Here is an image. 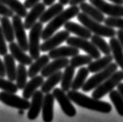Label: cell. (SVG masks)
<instances>
[{
    "mask_svg": "<svg viewBox=\"0 0 123 122\" xmlns=\"http://www.w3.org/2000/svg\"><path fill=\"white\" fill-rule=\"evenodd\" d=\"M53 95L55 99L58 102L59 105L61 106V108L62 111L64 112V114L71 117L75 116L76 110L72 105L68 95L65 94V92L63 91L62 88H54L53 90Z\"/></svg>",
    "mask_w": 123,
    "mask_h": 122,
    "instance_id": "9",
    "label": "cell"
},
{
    "mask_svg": "<svg viewBox=\"0 0 123 122\" xmlns=\"http://www.w3.org/2000/svg\"><path fill=\"white\" fill-rule=\"evenodd\" d=\"M64 29L67 30L70 33H73L76 35L78 37L89 39L92 36V32L85 26H81L79 23L72 21H68L64 25Z\"/></svg>",
    "mask_w": 123,
    "mask_h": 122,
    "instance_id": "19",
    "label": "cell"
},
{
    "mask_svg": "<svg viewBox=\"0 0 123 122\" xmlns=\"http://www.w3.org/2000/svg\"><path fill=\"white\" fill-rule=\"evenodd\" d=\"M116 35H117V36H118V40L119 41V43L123 49V30H118V31H117Z\"/></svg>",
    "mask_w": 123,
    "mask_h": 122,
    "instance_id": "41",
    "label": "cell"
},
{
    "mask_svg": "<svg viewBox=\"0 0 123 122\" xmlns=\"http://www.w3.org/2000/svg\"><path fill=\"white\" fill-rule=\"evenodd\" d=\"M12 24L13 27L15 38L17 40V44L25 52L28 51V40L27 38L25 28L21 17L17 14L13 15L12 17Z\"/></svg>",
    "mask_w": 123,
    "mask_h": 122,
    "instance_id": "8",
    "label": "cell"
},
{
    "mask_svg": "<svg viewBox=\"0 0 123 122\" xmlns=\"http://www.w3.org/2000/svg\"><path fill=\"white\" fill-rule=\"evenodd\" d=\"M69 37H70V32L67 30L59 31L56 35H53L50 38L45 40L44 42L40 45V50L43 52H49L58 47L64 41H66Z\"/></svg>",
    "mask_w": 123,
    "mask_h": 122,
    "instance_id": "12",
    "label": "cell"
},
{
    "mask_svg": "<svg viewBox=\"0 0 123 122\" xmlns=\"http://www.w3.org/2000/svg\"><path fill=\"white\" fill-rule=\"evenodd\" d=\"M67 95L71 101H72L76 105L81 107L103 113V114H109L112 110V106L109 103L100 101L95 98H90L81 93H79L78 91L69 90Z\"/></svg>",
    "mask_w": 123,
    "mask_h": 122,
    "instance_id": "1",
    "label": "cell"
},
{
    "mask_svg": "<svg viewBox=\"0 0 123 122\" xmlns=\"http://www.w3.org/2000/svg\"><path fill=\"white\" fill-rule=\"evenodd\" d=\"M0 26H1L6 40L10 43L13 41L15 39L13 27L8 17L2 16V18H0Z\"/></svg>",
    "mask_w": 123,
    "mask_h": 122,
    "instance_id": "27",
    "label": "cell"
},
{
    "mask_svg": "<svg viewBox=\"0 0 123 122\" xmlns=\"http://www.w3.org/2000/svg\"><path fill=\"white\" fill-rule=\"evenodd\" d=\"M24 110H25L20 109V110H19V111H18V114H19L20 115H23V114H24Z\"/></svg>",
    "mask_w": 123,
    "mask_h": 122,
    "instance_id": "48",
    "label": "cell"
},
{
    "mask_svg": "<svg viewBox=\"0 0 123 122\" xmlns=\"http://www.w3.org/2000/svg\"><path fill=\"white\" fill-rule=\"evenodd\" d=\"M70 64V60L68 58H57L51 63H48L44 68L41 70V75L43 78H48L51 74L56 71L65 68Z\"/></svg>",
    "mask_w": 123,
    "mask_h": 122,
    "instance_id": "15",
    "label": "cell"
},
{
    "mask_svg": "<svg viewBox=\"0 0 123 122\" xmlns=\"http://www.w3.org/2000/svg\"><path fill=\"white\" fill-rule=\"evenodd\" d=\"M44 79L43 76H38L36 75L31 78V80L27 82L25 87L23 89V98L27 99H29L30 98H31L32 95L37 90L38 88H39L43 84Z\"/></svg>",
    "mask_w": 123,
    "mask_h": 122,
    "instance_id": "20",
    "label": "cell"
},
{
    "mask_svg": "<svg viewBox=\"0 0 123 122\" xmlns=\"http://www.w3.org/2000/svg\"><path fill=\"white\" fill-rule=\"evenodd\" d=\"M92 60V58L89 55H76L72 56L70 59V65L73 67L76 68L79 67H82L83 65L90 64Z\"/></svg>",
    "mask_w": 123,
    "mask_h": 122,
    "instance_id": "35",
    "label": "cell"
},
{
    "mask_svg": "<svg viewBox=\"0 0 123 122\" xmlns=\"http://www.w3.org/2000/svg\"><path fill=\"white\" fill-rule=\"evenodd\" d=\"M90 3L97 7L101 13L108 15L109 17H123L122 5L109 4L104 0H89Z\"/></svg>",
    "mask_w": 123,
    "mask_h": 122,
    "instance_id": "11",
    "label": "cell"
},
{
    "mask_svg": "<svg viewBox=\"0 0 123 122\" xmlns=\"http://www.w3.org/2000/svg\"><path fill=\"white\" fill-rule=\"evenodd\" d=\"M0 101L8 106L18 110H28L31 104L27 99L20 98L17 95H14V93H9L4 91L0 93Z\"/></svg>",
    "mask_w": 123,
    "mask_h": 122,
    "instance_id": "10",
    "label": "cell"
},
{
    "mask_svg": "<svg viewBox=\"0 0 123 122\" xmlns=\"http://www.w3.org/2000/svg\"><path fill=\"white\" fill-rule=\"evenodd\" d=\"M90 38H91V42L100 51H101L102 53H104V55H110L111 53V49L110 45L107 43V41L102 38V36L94 35L91 36Z\"/></svg>",
    "mask_w": 123,
    "mask_h": 122,
    "instance_id": "32",
    "label": "cell"
},
{
    "mask_svg": "<svg viewBox=\"0 0 123 122\" xmlns=\"http://www.w3.org/2000/svg\"><path fill=\"white\" fill-rule=\"evenodd\" d=\"M28 70H27L25 65L20 64L17 67V75L16 81L17 86L19 89H24L27 84V78H28Z\"/></svg>",
    "mask_w": 123,
    "mask_h": 122,
    "instance_id": "33",
    "label": "cell"
},
{
    "mask_svg": "<svg viewBox=\"0 0 123 122\" xmlns=\"http://www.w3.org/2000/svg\"><path fill=\"white\" fill-rule=\"evenodd\" d=\"M31 9V11L25 17V23H24L25 30L31 29V27L36 23L37 20L39 19L41 15L46 10V6L44 5L43 2L42 3V2H38V3L33 6Z\"/></svg>",
    "mask_w": 123,
    "mask_h": 122,
    "instance_id": "14",
    "label": "cell"
},
{
    "mask_svg": "<svg viewBox=\"0 0 123 122\" xmlns=\"http://www.w3.org/2000/svg\"><path fill=\"white\" fill-rule=\"evenodd\" d=\"M56 0H43V3L45 6H50L51 5H53L54 3V2Z\"/></svg>",
    "mask_w": 123,
    "mask_h": 122,
    "instance_id": "45",
    "label": "cell"
},
{
    "mask_svg": "<svg viewBox=\"0 0 123 122\" xmlns=\"http://www.w3.org/2000/svg\"><path fill=\"white\" fill-rule=\"evenodd\" d=\"M0 15L8 17H12L13 16V11L11 10L10 9H9L6 6L0 2Z\"/></svg>",
    "mask_w": 123,
    "mask_h": 122,
    "instance_id": "39",
    "label": "cell"
},
{
    "mask_svg": "<svg viewBox=\"0 0 123 122\" xmlns=\"http://www.w3.org/2000/svg\"><path fill=\"white\" fill-rule=\"evenodd\" d=\"M43 93L42 91H35L32 95L31 102L28 113V118L29 120H35L38 117L43 106Z\"/></svg>",
    "mask_w": 123,
    "mask_h": 122,
    "instance_id": "13",
    "label": "cell"
},
{
    "mask_svg": "<svg viewBox=\"0 0 123 122\" xmlns=\"http://www.w3.org/2000/svg\"><path fill=\"white\" fill-rule=\"evenodd\" d=\"M66 42L68 46H74L79 49H82L86 52L89 56H90L92 59H97L101 57L100 51L93 44L89 41L86 38L80 37H69L66 40Z\"/></svg>",
    "mask_w": 123,
    "mask_h": 122,
    "instance_id": "7",
    "label": "cell"
},
{
    "mask_svg": "<svg viewBox=\"0 0 123 122\" xmlns=\"http://www.w3.org/2000/svg\"><path fill=\"white\" fill-rule=\"evenodd\" d=\"M113 56L111 55H105L104 57H100L97 59L94 62H91L90 64H88V70L91 73H97L104 70L106 68L108 65L112 63L113 61Z\"/></svg>",
    "mask_w": 123,
    "mask_h": 122,
    "instance_id": "23",
    "label": "cell"
},
{
    "mask_svg": "<svg viewBox=\"0 0 123 122\" xmlns=\"http://www.w3.org/2000/svg\"><path fill=\"white\" fill-rule=\"evenodd\" d=\"M69 1H70V0H59V2L61 4H62L63 6H65L69 3Z\"/></svg>",
    "mask_w": 123,
    "mask_h": 122,
    "instance_id": "47",
    "label": "cell"
},
{
    "mask_svg": "<svg viewBox=\"0 0 123 122\" xmlns=\"http://www.w3.org/2000/svg\"><path fill=\"white\" fill-rule=\"evenodd\" d=\"M40 0H25V6L26 7V9H31L33 6H35L36 3H38Z\"/></svg>",
    "mask_w": 123,
    "mask_h": 122,
    "instance_id": "40",
    "label": "cell"
},
{
    "mask_svg": "<svg viewBox=\"0 0 123 122\" xmlns=\"http://www.w3.org/2000/svg\"><path fill=\"white\" fill-rule=\"evenodd\" d=\"M89 71L88 68L86 67H81L78 71L75 78L73 79V81L71 83V88L72 90L78 91L79 89L82 88L84 83L86 82V78H88Z\"/></svg>",
    "mask_w": 123,
    "mask_h": 122,
    "instance_id": "31",
    "label": "cell"
},
{
    "mask_svg": "<svg viewBox=\"0 0 123 122\" xmlns=\"http://www.w3.org/2000/svg\"><path fill=\"white\" fill-rule=\"evenodd\" d=\"M62 75H63V73L61 70H58V71H56V73L51 74L50 76L48 77V79L46 81H44L43 84L42 85L41 91L45 94L50 93V91L53 90V88L61 82Z\"/></svg>",
    "mask_w": 123,
    "mask_h": 122,
    "instance_id": "25",
    "label": "cell"
},
{
    "mask_svg": "<svg viewBox=\"0 0 123 122\" xmlns=\"http://www.w3.org/2000/svg\"><path fill=\"white\" fill-rule=\"evenodd\" d=\"M118 70V65L115 63H111L106 68L102 70L99 72H97L93 76L90 77L87 81L84 83L82 89L83 92L87 93L94 89L97 87L99 85H100L102 82L104 81L107 78L114 74Z\"/></svg>",
    "mask_w": 123,
    "mask_h": 122,
    "instance_id": "5",
    "label": "cell"
},
{
    "mask_svg": "<svg viewBox=\"0 0 123 122\" xmlns=\"http://www.w3.org/2000/svg\"><path fill=\"white\" fill-rule=\"evenodd\" d=\"M110 1L117 5H123V0H110Z\"/></svg>",
    "mask_w": 123,
    "mask_h": 122,
    "instance_id": "46",
    "label": "cell"
},
{
    "mask_svg": "<svg viewBox=\"0 0 123 122\" xmlns=\"http://www.w3.org/2000/svg\"><path fill=\"white\" fill-rule=\"evenodd\" d=\"M43 30V24L39 21L36 22L31 27L29 32L28 51L33 60H35L40 56V39Z\"/></svg>",
    "mask_w": 123,
    "mask_h": 122,
    "instance_id": "6",
    "label": "cell"
},
{
    "mask_svg": "<svg viewBox=\"0 0 123 122\" xmlns=\"http://www.w3.org/2000/svg\"><path fill=\"white\" fill-rule=\"evenodd\" d=\"M123 80V70H116L108 78H107L100 85H99L92 92V96L95 99H100L105 95L112 91L117 85Z\"/></svg>",
    "mask_w": 123,
    "mask_h": 122,
    "instance_id": "4",
    "label": "cell"
},
{
    "mask_svg": "<svg viewBox=\"0 0 123 122\" xmlns=\"http://www.w3.org/2000/svg\"><path fill=\"white\" fill-rule=\"evenodd\" d=\"M74 74V67H73L71 65H68L65 67V70L63 73L61 85V88L63 91L68 92L70 90L71 83L73 81V78Z\"/></svg>",
    "mask_w": 123,
    "mask_h": 122,
    "instance_id": "30",
    "label": "cell"
},
{
    "mask_svg": "<svg viewBox=\"0 0 123 122\" xmlns=\"http://www.w3.org/2000/svg\"><path fill=\"white\" fill-rule=\"evenodd\" d=\"M80 9L76 6H71V7L66 9L65 10H63L59 14L50 20V22L48 23V25L42 31L41 38L42 39L46 40L47 38H50L52 35L61 28L64 26L66 22L69 21L73 17H76L79 13Z\"/></svg>",
    "mask_w": 123,
    "mask_h": 122,
    "instance_id": "2",
    "label": "cell"
},
{
    "mask_svg": "<svg viewBox=\"0 0 123 122\" xmlns=\"http://www.w3.org/2000/svg\"><path fill=\"white\" fill-rule=\"evenodd\" d=\"M64 6L62 4L59 3H56V4H53L50 6V7L47 10L44 11L43 14L41 15V17H39V21L41 23H47L50 21L51 20L56 16L57 14H59L61 12L64 10Z\"/></svg>",
    "mask_w": 123,
    "mask_h": 122,
    "instance_id": "28",
    "label": "cell"
},
{
    "mask_svg": "<svg viewBox=\"0 0 123 122\" xmlns=\"http://www.w3.org/2000/svg\"><path fill=\"white\" fill-rule=\"evenodd\" d=\"M86 0H70L69 1V5L70 6H76L78 4H80L81 2H85Z\"/></svg>",
    "mask_w": 123,
    "mask_h": 122,
    "instance_id": "43",
    "label": "cell"
},
{
    "mask_svg": "<svg viewBox=\"0 0 123 122\" xmlns=\"http://www.w3.org/2000/svg\"><path fill=\"white\" fill-rule=\"evenodd\" d=\"M4 67L6 70V75L10 81H13L16 80L17 67L15 64V59L11 54H6L4 56Z\"/></svg>",
    "mask_w": 123,
    "mask_h": 122,
    "instance_id": "26",
    "label": "cell"
},
{
    "mask_svg": "<svg viewBox=\"0 0 123 122\" xmlns=\"http://www.w3.org/2000/svg\"><path fill=\"white\" fill-rule=\"evenodd\" d=\"M0 89L9 93H16L18 88L16 84L10 81V80H5L3 78L0 77Z\"/></svg>",
    "mask_w": 123,
    "mask_h": 122,
    "instance_id": "36",
    "label": "cell"
},
{
    "mask_svg": "<svg viewBox=\"0 0 123 122\" xmlns=\"http://www.w3.org/2000/svg\"><path fill=\"white\" fill-rule=\"evenodd\" d=\"M105 25L111 28H118L120 30H123V18L122 17H109L104 19Z\"/></svg>",
    "mask_w": 123,
    "mask_h": 122,
    "instance_id": "37",
    "label": "cell"
},
{
    "mask_svg": "<svg viewBox=\"0 0 123 122\" xmlns=\"http://www.w3.org/2000/svg\"><path fill=\"white\" fill-rule=\"evenodd\" d=\"M109 45L115 63L123 70V49L120 45L118 38H115V37L111 38Z\"/></svg>",
    "mask_w": 123,
    "mask_h": 122,
    "instance_id": "22",
    "label": "cell"
},
{
    "mask_svg": "<svg viewBox=\"0 0 123 122\" xmlns=\"http://www.w3.org/2000/svg\"><path fill=\"white\" fill-rule=\"evenodd\" d=\"M79 9L82 10V13L88 15L89 17H91L92 19L97 20L98 22H104V15L103 13L98 10L97 7H95L92 4H89L87 2H82L79 4Z\"/></svg>",
    "mask_w": 123,
    "mask_h": 122,
    "instance_id": "21",
    "label": "cell"
},
{
    "mask_svg": "<svg viewBox=\"0 0 123 122\" xmlns=\"http://www.w3.org/2000/svg\"><path fill=\"white\" fill-rule=\"evenodd\" d=\"M77 18L83 26L88 28L94 35L107 38H112L116 35L117 31L113 28L107 25H102L100 22L92 19L91 17H89L88 15L82 12L79 13V14L77 15Z\"/></svg>",
    "mask_w": 123,
    "mask_h": 122,
    "instance_id": "3",
    "label": "cell"
},
{
    "mask_svg": "<svg viewBox=\"0 0 123 122\" xmlns=\"http://www.w3.org/2000/svg\"><path fill=\"white\" fill-rule=\"evenodd\" d=\"M54 99L53 93H46L44 96L43 102V119L44 121L49 122L53 120V106H54Z\"/></svg>",
    "mask_w": 123,
    "mask_h": 122,
    "instance_id": "18",
    "label": "cell"
},
{
    "mask_svg": "<svg viewBox=\"0 0 123 122\" xmlns=\"http://www.w3.org/2000/svg\"><path fill=\"white\" fill-rule=\"evenodd\" d=\"M117 87H118V91L119 92V93L122 95V96L123 98V83L120 82L119 84L117 85Z\"/></svg>",
    "mask_w": 123,
    "mask_h": 122,
    "instance_id": "44",
    "label": "cell"
},
{
    "mask_svg": "<svg viewBox=\"0 0 123 122\" xmlns=\"http://www.w3.org/2000/svg\"><path fill=\"white\" fill-rule=\"evenodd\" d=\"M8 49L6 43V38L3 33H2L1 26H0V56H5L7 54Z\"/></svg>",
    "mask_w": 123,
    "mask_h": 122,
    "instance_id": "38",
    "label": "cell"
},
{
    "mask_svg": "<svg viewBox=\"0 0 123 122\" xmlns=\"http://www.w3.org/2000/svg\"><path fill=\"white\" fill-rule=\"evenodd\" d=\"M78 54H79V49L74 46H61L59 48H55L49 51V57L50 59H55L57 58H67L72 57Z\"/></svg>",
    "mask_w": 123,
    "mask_h": 122,
    "instance_id": "16",
    "label": "cell"
},
{
    "mask_svg": "<svg viewBox=\"0 0 123 122\" xmlns=\"http://www.w3.org/2000/svg\"><path fill=\"white\" fill-rule=\"evenodd\" d=\"M0 2L10 9L13 13L19 15L20 17H25L28 14L27 9L25 5L18 0H0Z\"/></svg>",
    "mask_w": 123,
    "mask_h": 122,
    "instance_id": "29",
    "label": "cell"
},
{
    "mask_svg": "<svg viewBox=\"0 0 123 122\" xmlns=\"http://www.w3.org/2000/svg\"><path fill=\"white\" fill-rule=\"evenodd\" d=\"M49 59L50 58L48 55H43L35 59L34 63L30 65L29 69L28 70V76L29 78H31L33 77L38 75V74L41 72L44 67L49 62Z\"/></svg>",
    "mask_w": 123,
    "mask_h": 122,
    "instance_id": "24",
    "label": "cell"
},
{
    "mask_svg": "<svg viewBox=\"0 0 123 122\" xmlns=\"http://www.w3.org/2000/svg\"><path fill=\"white\" fill-rule=\"evenodd\" d=\"M9 49L11 52V55L20 64L25 65V66H29L33 63V59L30 56L27 55L25 52L20 48L17 43L12 41L9 46Z\"/></svg>",
    "mask_w": 123,
    "mask_h": 122,
    "instance_id": "17",
    "label": "cell"
},
{
    "mask_svg": "<svg viewBox=\"0 0 123 122\" xmlns=\"http://www.w3.org/2000/svg\"><path fill=\"white\" fill-rule=\"evenodd\" d=\"M110 99L114 104L118 114L123 117V98L118 90H113L109 93Z\"/></svg>",
    "mask_w": 123,
    "mask_h": 122,
    "instance_id": "34",
    "label": "cell"
},
{
    "mask_svg": "<svg viewBox=\"0 0 123 122\" xmlns=\"http://www.w3.org/2000/svg\"><path fill=\"white\" fill-rule=\"evenodd\" d=\"M6 76V70L4 67V63L0 59V77L1 78H4Z\"/></svg>",
    "mask_w": 123,
    "mask_h": 122,
    "instance_id": "42",
    "label": "cell"
}]
</instances>
